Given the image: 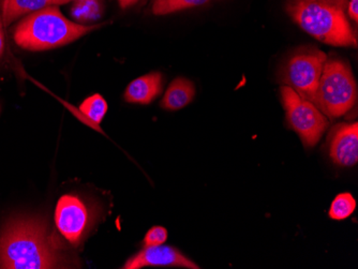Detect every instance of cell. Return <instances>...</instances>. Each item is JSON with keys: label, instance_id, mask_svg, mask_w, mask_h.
<instances>
[{"label": "cell", "instance_id": "8fae6325", "mask_svg": "<svg viewBox=\"0 0 358 269\" xmlns=\"http://www.w3.org/2000/svg\"><path fill=\"white\" fill-rule=\"evenodd\" d=\"M71 1H96V0H3L1 6L3 24L5 27L11 25L16 20L24 15L52 7V6L64 5Z\"/></svg>", "mask_w": 358, "mask_h": 269}, {"label": "cell", "instance_id": "3957f363", "mask_svg": "<svg viewBox=\"0 0 358 269\" xmlns=\"http://www.w3.org/2000/svg\"><path fill=\"white\" fill-rule=\"evenodd\" d=\"M285 10L306 33L334 46H357L343 10L323 0H287Z\"/></svg>", "mask_w": 358, "mask_h": 269}, {"label": "cell", "instance_id": "ba28073f", "mask_svg": "<svg viewBox=\"0 0 358 269\" xmlns=\"http://www.w3.org/2000/svg\"><path fill=\"white\" fill-rule=\"evenodd\" d=\"M180 267V268L198 269L200 267L189 260L182 253L173 247H145L142 251L129 259L122 268L141 269L143 267Z\"/></svg>", "mask_w": 358, "mask_h": 269}, {"label": "cell", "instance_id": "ac0fdd59", "mask_svg": "<svg viewBox=\"0 0 358 269\" xmlns=\"http://www.w3.org/2000/svg\"><path fill=\"white\" fill-rule=\"evenodd\" d=\"M349 15L353 21H358V0H351L350 1Z\"/></svg>", "mask_w": 358, "mask_h": 269}, {"label": "cell", "instance_id": "5b68a950", "mask_svg": "<svg viewBox=\"0 0 358 269\" xmlns=\"http://www.w3.org/2000/svg\"><path fill=\"white\" fill-rule=\"evenodd\" d=\"M281 97L289 126L307 147H313L329 126V118L313 102L299 96L289 86L281 87Z\"/></svg>", "mask_w": 358, "mask_h": 269}, {"label": "cell", "instance_id": "9a60e30c", "mask_svg": "<svg viewBox=\"0 0 358 269\" xmlns=\"http://www.w3.org/2000/svg\"><path fill=\"white\" fill-rule=\"evenodd\" d=\"M356 208V201L351 194H341L336 196L329 208V217L334 220L349 218Z\"/></svg>", "mask_w": 358, "mask_h": 269}, {"label": "cell", "instance_id": "6da1fadb", "mask_svg": "<svg viewBox=\"0 0 358 269\" xmlns=\"http://www.w3.org/2000/svg\"><path fill=\"white\" fill-rule=\"evenodd\" d=\"M71 259L57 235L44 222L16 219L0 235V268H71Z\"/></svg>", "mask_w": 358, "mask_h": 269}, {"label": "cell", "instance_id": "52a82bcc", "mask_svg": "<svg viewBox=\"0 0 358 269\" xmlns=\"http://www.w3.org/2000/svg\"><path fill=\"white\" fill-rule=\"evenodd\" d=\"M90 221L87 206L78 196L68 194L59 198L55 210L56 226L72 246H78L83 240Z\"/></svg>", "mask_w": 358, "mask_h": 269}, {"label": "cell", "instance_id": "7c38bea8", "mask_svg": "<svg viewBox=\"0 0 358 269\" xmlns=\"http://www.w3.org/2000/svg\"><path fill=\"white\" fill-rule=\"evenodd\" d=\"M194 96L195 87L192 82L185 78H177L169 86L161 106L166 110H180L188 106Z\"/></svg>", "mask_w": 358, "mask_h": 269}, {"label": "cell", "instance_id": "e0dca14e", "mask_svg": "<svg viewBox=\"0 0 358 269\" xmlns=\"http://www.w3.org/2000/svg\"><path fill=\"white\" fill-rule=\"evenodd\" d=\"M5 24H3V12L0 10V58L3 57L5 53Z\"/></svg>", "mask_w": 358, "mask_h": 269}, {"label": "cell", "instance_id": "8992f818", "mask_svg": "<svg viewBox=\"0 0 358 269\" xmlns=\"http://www.w3.org/2000/svg\"><path fill=\"white\" fill-rule=\"evenodd\" d=\"M327 60V54L320 50H301L287 61L283 81L301 98L315 106L317 86Z\"/></svg>", "mask_w": 358, "mask_h": 269}, {"label": "cell", "instance_id": "7a4b0ae2", "mask_svg": "<svg viewBox=\"0 0 358 269\" xmlns=\"http://www.w3.org/2000/svg\"><path fill=\"white\" fill-rule=\"evenodd\" d=\"M101 25L84 26L62 15L56 6L27 14L14 27L13 39L21 49L46 51L67 45Z\"/></svg>", "mask_w": 358, "mask_h": 269}, {"label": "cell", "instance_id": "9c48e42d", "mask_svg": "<svg viewBox=\"0 0 358 269\" xmlns=\"http://www.w3.org/2000/svg\"><path fill=\"white\" fill-rule=\"evenodd\" d=\"M329 154L338 166H354L358 161V124H341L331 134Z\"/></svg>", "mask_w": 358, "mask_h": 269}, {"label": "cell", "instance_id": "5bb4252c", "mask_svg": "<svg viewBox=\"0 0 358 269\" xmlns=\"http://www.w3.org/2000/svg\"><path fill=\"white\" fill-rule=\"evenodd\" d=\"M80 110L88 119L99 124L108 112V103L100 94H92L80 104Z\"/></svg>", "mask_w": 358, "mask_h": 269}, {"label": "cell", "instance_id": "4fadbf2b", "mask_svg": "<svg viewBox=\"0 0 358 269\" xmlns=\"http://www.w3.org/2000/svg\"><path fill=\"white\" fill-rule=\"evenodd\" d=\"M209 0H154L152 13L166 15L208 3Z\"/></svg>", "mask_w": 358, "mask_h": 269}, {"label": "cell", "instance_id": "277c9868", "mask_svg": "<svg viewBox=\"0 0 358 269\" xmlns=\"http://www.w3.org/2000/svg\"><path fill=\"white\" fill-rule=\"evenodd\" d=\"M357 101V85L351 68L341 60H327L320 78L315 106L331 119L341 117Z\"/></svg>", "mask_w": 358, "mask_h": 269}, {"label": "cell", "instance_id": "2e32d148", "mask_svg": "<svg viewBox=\"0 0 358 269\" xmlns=\"http://www.w3.org/2000/svg\"><path fill=\"white\" fill-rule=\"evenodd\" d=\"M168 240V231L164 226H154L148 231L144 238L145 247H156L164 245Z\"/></svg>", "mask_w": 358, "mask_h": 269}, {"label": "cell", "instance_id": "30bf717a", "mask_svg": "<svg viewBox=\"0 0 358 269\" xmlns=\"http://www.w3.org/2000/svg\"><path fill=\"white\" fill-rule=\"evenodd\" d=\"M164 88V76L160 72H152L140 76L129 84L124 92V100L129 103L150 104Z\"/></svg>", "mask_w": 358, "mask_h": 269}, {"label": "cell", "instance_id": "d6986e66", "mask_svg": "<svg viewBox=\"0 0 358 269\" xmlns=\"http://www.w3.org/2000/svg\"><path fill=\"white\" fill-rule=\"evenodd\" d=\"M138 1H140V0H118V3H120V6L122 9H126V8L136 5Z\"/></svg>", "mask_w": 358, "mask_h": 269}]
</instances>
